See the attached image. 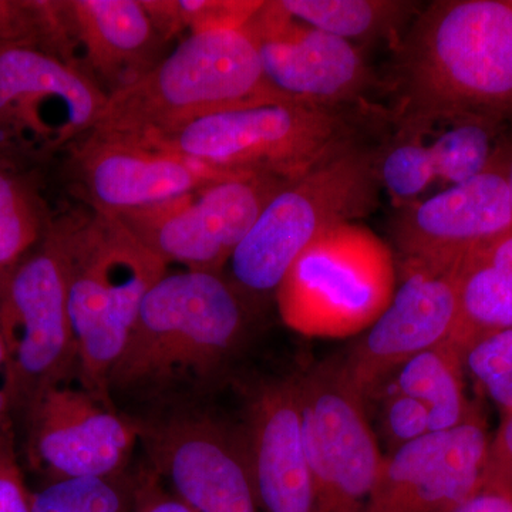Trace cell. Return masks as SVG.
<instances>
[{"label": "cell", "mask_w": 512, "mask_h": 512, "mask_svg": "<svg viewBox=\"0 0 512 512\" xmlns=\"http://www.w3.org/2000/svg\"><path fill=\"white\" fill-rule=\"evenodd\" d=\"M400 134L512 117V0H440L399 40Z\"/></svg>", "instance_id": "obj_1"}, {"label": "cell", "mask_w": 512, "mask_h": 512, "mask_svg": "<svg viewBox=\"0 0 512 512\" xmlns=\"http://www.w3.org/2000/svg\"><path fill=\"white\" fill-rule=\"evenodd\" d=\"M282 100L266 82L247 25L194 30L110 94L90 134L140 141L210 114Z\"/></svg>", "instance_id": "obj_2"}, {"label": "cell", "mask_w": 512, "mask_h": 512, "mask_svg": "<svg viewBox=\"0 0 512 512\" xmlns=\"http://www.w3.org/2000/svg\"><path fill=\"white\" fill-rule=\"evenodd\" d=\"M66 272L67 308L84 389L107 402V380L141 303L168 266L117 217L94 210L52 229Z\"/></svg>", "instance_id": "obj_3"}, {"label": "cell", "mask_w": 512, "mask_h": 512, "mask_svg": "<svg viewBox=\"0 0 512 512\" xmlns=\"http://www.w3.org/2000/svg\"><path fill=\"white\" fill-rule=\"evenodd\" d=\"M225 274H165L147 293L107 387L160 389L211 375L241 345L248 305Z\"/></svg>", "instance_id": "obj_4"}, {"label": "cell", "mask_w": 512, "mask_h": 512, "mask_svg": "<svg viewBox=\"0 0 512 512\" xmlns=\"http://www.w3.org/2000/svg\"><path fill=\"white\" fill-rule=\"evenodd\" d=\"M136 143L222 173L285 183L357 144L355 130L342 111L289 100L210 114Z\"/></svg>", "instance_id": "obj_5"}, {"label": "cell", "mask_w": 512, "mask_h": 512, "mask_svg": "<svg viewBox=\"0 0 512 512\" xmlns=\"http://www.w3.org/2000/svg\"><path fill=\"white\" fill-rule=\"evenodd\" d=\"M379 153L355 144L276 192L228 262L225 276L245 301L275 295L295 259L326 229L376 211Z\"/></svg>", "instance_id": "obj_6"}, {"label": "cell", "mask_w": 512, "mask_h": 512, "mask_svg": "<svg viewBox=\"0 0 512 512\" xmlns=\"http://www.w3.org/2000/svg\"><path fill=\"white\" fill-rule=\"evenodd\" d=\"M396 292L392 249L357 222L326 229L295 259L275 293L288 328L348 338L375 323Z\"/></svg>", "instance_id": "obj_7"}, {"label": "cell", "mask_w": 512, "mask_h": 512, "mask_svg": "<svg viewBox=\"0 0 512 512\" xmlns=\"http://www.w3.org/2000/svg\"><path fill=\"white\" fill-rule=\"evenodd\" d=\"M0 335L12 416L26 417L47 389L79 370L66 272L52 232L35 252L0 271Z\"/></svg>", "instance_id": "obj_8"}, {"label": "cell", "mask_w": 512, "mask_h": 512, "mask_svg": "<svg viewBox=\"0 0 512 512\" xmlns=\"http://www.w3.org/2000/svg\"><path fill=\"white\" fill-rule=\"evenodd\" d=\"M313 512H365L384 456L342 360L298 377Z\"/></svg>", "instance_id": "obj_9"}, {"label": "cell", "mask_w": 512, "mask_h": 512, "mask_svg": "<svg viewBox=\"0 0 512 512\" xmlns=\"http://www.w3.org/2000/svg\"><path fill=\"white\" fill-rule=\"evenodd\" d=\"M286 184L259 175L228 178L117 218L165 265L224 274L235 249Z\"/></svg>", "instance_id": "obj_10"}, {"label": "cell", "mask_w": 512, "mask_h": 512, "mask_svg": "<svg viewBox=\"0 0 512 512\" xmlns=\"http://www.w3.org/2000/svg\"><path fill=\"white\" fill-rule=\"evenodd\" d=\"M107 94L79 67L29 47L0 49V133L47 154L89 136Z\"/></svg>", "instance_id": "obj_11"}, {"label": "cell", "mask_w": 512, "mask_h": 512, "mask_svg": "<svg viewBox=\"0 0 512 512\" xmlns=\"http://www.w3.org/2000/svg\"><path fill=\"white\" fill-rule=\"evenodd\" d=\"M247 28L266 82L282 99L340 110L375 87V74L355 43L291 18L278 0L262 3Z\"/></svg>", "instance_id": "obj_12"}, {"label": "cell", "mask_w": 512, "mask_h": 512, "mask_svg": "<svg viewBox=\"0 0 512 512\" xmlns=\"http://www.w3.org/2000/svg\"><path fill=\"white\" fill-rule=\"evenodd\" d=\"M490 437L474 407L460 426L384 456L365 512H447L483 488Z\"/></svg>", "instance_id": "obj_13"}, {"label": "cell", "mask_w": 512, "mask_h": 512, "mask_svg": "<svg viewBox=\"0 0 512 512\" xmlns=\"http://www.w3.org/2000/svg\"><path fill=\"white\" fill-rule=\"evenodd\" d=\"M511 229L510 190L494 154L477 177L399 208L393 239L403 268L448 271L471 249Z\"/></svg>", "instance_id": "obj_14"}, {"label": "cell", "mask_w": 512, "mask_h": 512, "mask_svg": "<svg viewBox=\"0 0 512 512\" xmlns=\"http://www.w3.org/2000/svg\"><path fill=\"white\" fill-rule=\"evenodd\" d=\"M29 457L49 481L127 471L140 429L89 390L57 384L25 417Z\"/></svg>", "instance_id": "obj_15"}, {"label": "cell", "mask_w": 512, "mask_h": 512, "mask_svg": "<svg viewBox=\"0 0 512 512\" xmlns=\"http://www.w3.org/2000/svg\"><path fill=\"white\" fill-rule=\"evenodd\" d=\"M140 429L170 491L194 512H261L244 439L207 417L183 416Z\"/></svg>", "instance_id": "obj_16"}, {"label": "cell", "mask_w": 512, "mask_h": 512, "mask_svg": "<svg viewBox=\"0 0 512 512\" xmlns=\"http://www.w3.org/2000/svg\"><path fill=\"white\" fill-rule=\"evenodd\" d=\"M456 268H403L404 279L392 302L342 359L349 382L365 399L412 357L453 338L458 320Z\"/></svg>", "instance_id": "obj_17"}, {"label": "cell", "mask_w": 512, "mask_h": 512, "mask_svg": "<svg viewBox=\"0 0 512 512\" xmlns=\"http://www.w3.org/2000/svg\"><path fill=\"white\" fill-rule=\"evenodd\" d=\"M82 143L76 151L80 183L94 210L113 217L183 197L218 181L245 177L124 138L89 134Z\"/></svg>", "instance_id": "obj_18"}, {"label": "cell", "mask_w": 512, "mask_h": 512, "mask_svg": "<svg viewBox=\"0 0 512 512\" xmlns=\"http://www.w3.org/2000/svg\"><path fill=\"white\" fill-rule=\"evenodd\" d=\"M52 13L56 56L72 63L79 46L84 73L104 84L107 96L156 64L161 36L143 0L52 2Z\"/></svg>", "instance_id": "obj_19"}, {"label": "cell", "mask_w": 512, "mask_h": 512, "mask_svg": "<svg viewBox=\"0 0 512 512\" xmlns=\"http://www.w3.org/2000/svg\"><path fill=\"white\" fill-rule=\"evenodd\" d=\"M242 439L259 511L313 512L298 377L256 390Z\"/></svg>", "instance_id": "obj_20"}, {"label": "cell", "mask_w": 512, "mask_h": 512, "mask_svg": "<svg viewBox=\"0 0 512 512\" xmlns=\"http://www.w3.org/2000/svg\"><path fill=\"white\" fill-rule=\"evenodd\" d=\"M456 276L458 320L451 342L463 353L481 336L512 328V229L471 249Z\"/></svg>", "instance_id": "obj_21"}, {"label": "cell", "mask_w": 512, "mask_h": 512, "mask_svg": "<svg viewBox=\"0 0 512 512\" xmlns=\"http://www.w3.org/2000/svg\"><path fill=\"white\" fill-rule=\"evenodd\" d=\"M394 375L397 392L426 407L431 431L454 429L473 412L466 396L463 353L451 340L412 357Z\"/></svg>", "instance_id": "obj_22"}, {"label": "cell", "mask_w": 512, "mask_h": 512, "mask_svg": "<svg viewBox=\"0 0 512 512\" xmlns=\"http://www.w3.org/2000/svg\"><path fill=\"white\" fill-rule=\"evenodd\" d=\"M291 18L353 43L399 33L414 3L397 0H278Z\"/></svg>", "instance_id": "obj_23"}, {"label": "cell", "mask_w": 512, "mask_h": 512, "mask_svg": "<svg viewBox=\"0 0 512 512\" xmlns=\"http://www.w3.org/2000/svg\"><path fill=\"white\" fill-rule=\"evenodd\" d=\"M143 478L123 471L49 481L30 495V512H131Z\"/></svg>", "instance_id": "obj_24"}, {"label": "cell", "mask_w": 512, "mask_h": 512, "mask_svg": "<svg viewBox=\"0 0 512 512\" xmlns=\"http://www.w3.org/2000/svg\"><path fill=\"white\" fill-rule=\"evenodd\" d=\"M501 126L487 121H458L429 144L436 180L463 184L487 170L497 150Z\"/></svg>", "instance_id": "obj_25"}, {"label": "cell", "mask_w": 512, "mask_h": 512, "mask_svg": "<svg viewBox=\"0 0 512 512\" xmlns=\"http://www.w3.org/2000/svg\"><path fill=\"white\" fill-rule=\"evenodd\" d=\"M377 171L380 185L399 208L419 200L436 180L429 144L413 134H399L396 143L380 150Z\"/></svg>", "instance_id": "obj_26"}, {"label": "cell", "mask_w": 512, "mask_h": 512, "mask_svg": "<svg viewBox=\"0 0 512 512\" xmlns=\"http://www.w3.org/2000/svg\"><path fill=\"white\" fill-rule=\"evenodd\" d=\"M40 228L29 192L0 167V271L28 255L40 237Z\"/></svg>", "instance_id": "obj_27"}, {"label": "cell", "mask_w": 512, "mask_h": 512, "mask_svg": "<svg viewBox=\"0 0 512 512\" xmlns=\"http://www.w3.org/2000/svg\"><path fill=\"white\" fill-rule=\"evenodd\" d=\"M464 369L503 413H512V328L487 333L463 352Z\"/></svg>", "instance_id": "obj_28"}, {"label": "cell", "mask_w": 512, "mask_h": 512, "mask_svg": "<svg viewBox=\"0 0 512 512\" xmlns=\"http://www.w3.org/2000/svg\"><path fill=\"white\" fill-rule=\"evenodd\" d=\"M50 42L49 2L0 0V49L29 47L49 53Z\"/></svg>", "instance_id": "obj_29"}, {"label": "cell", "mask_w": 512, "mask_h": 512, "mask_svg": "<svg viewBox=\"0 0 512 512\" xmlns=\"http://www.w3.org/2000/svg\"><path fill=\"white\" fill-rule=\"evenodd\" d=\"M382 431L390 453L433 433L426 407L419 400L397 390L384 399Z\"/></svg>", "instance_id": "obj_30"}, {"label": "cell", "mask_w": 512, "mask_h": 512, "mask_svg": "<svg viewBox=\"0 0 512 512\" xmlns=\"http://www.w3.org/2000/svg\"><path fill=\"white\" fill-rule=\"evenodd\" d=\"M30 495L13 437L0 441V512H30Z\"/></svg>", "instance_id": "obj_31"}, {"label": "cell", "mask_w": 512, "mask_h": 512, "mask_svg": "<svg viewBox=\"0 0 512 512\" xmlns=\"http://www.w3.org/2000/svg\"><path fill=\"white\" fill-rule=\"evenodd\" d=\"M483 487L512 493V413L503 417V423L490 440Z\"/></svg>", "instance_id": "obj_32"}, {"label": "cell", "mask_w": 512, "mask_h": 512, "mask_svg": "<svg viewBox=\"0 0 512 512\" xmlns=\"http://www.w3.org/2000/svg\"><path fill=\"white\" fill-rule=\"evenodd\" d=\"M131 512H194L171 491L161 487L156 477H144L136 507Z\"/></svg>", "instance_id": "obj_33"}, {"label": "cell", "mask_w": 512, "mask_h": 512, "mask_svg": "<svg viewBox=\"0 0 512 512\" xmlns=\"http://www.w3.org/2000/svg\"><path fill=\"white\" fill-rule=\"evenodd\" d=\"M447 512H512V493L483 487L473 497Z\"/></svg>", "instance_id": "obj_34"}, {"label": "cell", "mask_w": 512, "mask_h": 512, "mask_svg": "<svg viewBox=\"0 0 512 512\" xmlns=\"http://www.w3.org/2000/svg\"><path fill=\"white\" fill-rule=\"evenodd\" d=\"M5 367L6 348L2 335H0V375L5 373ZM12 417L8 394H6L5 384H3L0 386V441L13 437Z\"/></svg>", "instance_id": "obj_35"}, {"label": "cell", "mask_w": 512, "mask_h": 512, "mask_svg": "<svg viewBox=\"0 0 512 512\" xmlns=\"http://www.w3.org/2000/svg\"><path fill=\"white\" fill-rule=\"evenodd\" d=\"M498 163L503 168L505 180H507L508 190H510L512 204V138L507 141H500L497 151H495Z\"/></svg>", "instance_id": "obj_36"}]
</instances>
